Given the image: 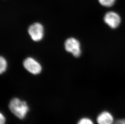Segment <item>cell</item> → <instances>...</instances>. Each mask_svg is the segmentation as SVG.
Wrapping results in <instances>:
<instances>
[{
  "mask_svg": "<svg viewBox=\"0 0 125 124\" xmlns=\"http://www.w3.org/2000/svg\"><path fill=\"white\" fill-rule=\"evenodd\" d=\"M0 124H5L6 122V118L5 116L2 113H0Z\"/></svg>",
  "mask_w": 125,
  "mask_h": 124,
  "instance_id": "30bf717a",
  "label": "cell"
},
{
  "mask_svg": "<svg viewBox=\"0 0 125 124\" xmlns=\"http://www.w3.org/2000/svg\"><path fill=\"white\" fill-rule=\"evenodd\" d=\"M9 107L11 112L21 119L26 117L29 111V107L26 102L16 97L10 101Z\"/></svg>",
  "mask_w": 125,
  "mask_h": 124,
  "instance_id": "6da1fadb",
  "label": "cell"
},
{
  "mask_svg": "<svg viewBox=\"0 0 125 124\" xmlns=\"http://www.w3.org/2000/svg\"><path fill=\"white\" fill-rule=\"evenodd\" d=\"M28 32L33 41L38 42L41 40L43 37V27L40 23H35L30 26Z\"/></svg>",
  "mask_w": 125,
  "mask_h": 124,
  "instance_id": "3957f363",
  "label": "cell"
},
{
  "mask_svg": "<svg viewBox=\"0 0 125 124\" xmlns=\"http://www.w3.org/2000/svg\"><path fill=\"white\" fill-rule=\"evenodd\" d=\"M97 121L98 124H113L114 118L110 112L104 111L98 116Z\"/></svg>",
  "mask_w": 125,
  "mask_h": 124,
  "instance_id": "8992f818",
  "label": "cell"
},
{
  "mask_svg": "<svg viewBox=\"0 0 125 124\" xmlns=\"http://www.w3.org/2000/svg\"><path fill=\"white\" fill-rule=\"evenodd\" d=\"M104 20L105 23L110 27L115 29L120 25L121 19L117 13L111 11L108 12L105 14Z\"/></svg>",
  "mask_w": 125,
  "mask_h": 124,
  "instance_id": "5b68a950",
  "label": "cell"
},
{
  "mask_svg": "<svg viewBox=\"0 0 125 124\" xmlns=\"http://www.w3.org/2000/svg\"><path fill=\"white\" fill-rule=\"evenodd\" d=\"M65 48L66 50L76 57L80 56L82 53L81 45L79 41L76 39L71 37L68 39L65 42Z\"/></svg>",
  "mask_w": 125,
  "mask_h": 124,
  "instance_id": "7a4b0ae2",
  "label": "cell"
},
{
  "mask_svg": "<svg viewBox=\"0 0 125 124\" xmlns=\"http://www.w3.org/2000/svg\"><path fill=\"white\" fill-rule=\"evenodd\" d=\"M0 73L2 74L5 71L7 68V62L6 59L2 56H1L0 59Z\"/></svg>",
  "mask_w": 125,
  "mask_h": 124,
  "instance_id": "ba28073f",
  "label": "cell"
},
{
  "mask_svg": "<svg viewBox=\"0 0 125 124\" xmlns=\"http://www.w3.org/2000/svg\"><path fill=\"white\" fill-rule=\"evenodd\" d=\"M102 6L106 7H111L115 3L116 0H98Z\"/></svg>",
  "mask_w": 125,
  "mask_h": 124,
  "instance_id": "52a82bcc",
  "label": "cell"
},
{
  "mask_svg": "<svg viewBox=\"0 0 125 124\" xmlns=\"http://www.w3.org/2000/svg\"><path fill=\"white\" fill-rule=\"evenodd\" d=\"M23 65L26 70L34 75L39 74L42 71V66L32 58H26L23 62Z\"/></svg>",
  "mask_w": 125,
  "mask_h": 124,
  "instance_id": "277c9868",
  "label": "cell"
},
{
  "mask_svg": "<svg viewBox=\"0 0 125 124\" xmlns=\"http://www.w3.org/2000/svg\"><path fill=\"white\" fill-rule=\"evenodd\" d=\"M115 124H125V118L118 120L115 123Z\"/></svg>",
  "mask_w": 125,
  "mask_h": 124,
  "instance_id": "8fae6325",
  "label": "cell"
},
{
  "mask_svg": "<svg viewBox=\"0 0 125 124\" xmlns=\"http://www.w3.org/2000/svg\"><path fill=\"white\" fill-rule=\"evenodd\" d=\"M77 124H94V123L90 118H83L79 121Z\"/></svg>",
  "mask_w": 125,
  "mask_h": 124,
  "instance_id": "9c48e42d",
  "label": "cell"
}]
</instances>
